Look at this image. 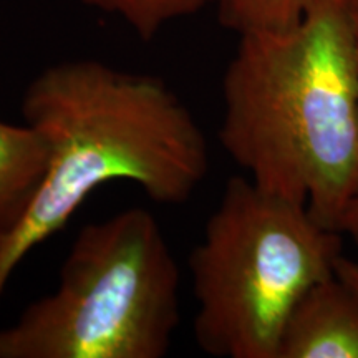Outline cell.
Returning a JSON list of instances; mask_svg holds the SVG:
<instances>
[{
  "label": "cell",
  "instance_id": "cell-5",
  "mask_svg": "<svg viewBox=\"0 0 358 358\" xmlns=\"http://www.w3.org/2000/svg\"><path fill=\"white\" fill-rule=\"evenodd\" d=\"M279 358H358V294L337 274L315 284L285 325Z\"/></svg>",
  "mask_w": 358,
  "mask_h": 358
},
{
  "label": "cell",
  "instance_id": "cell-11",
  "mask_svg": "<svg viewBox=\"0 0 358 358\" xmlns=\"http://www.w3.org/2000/svg\"><path fill=\"white\" fill-rule=\"evenodd\" d=\"M348 12H350V22H352L353 38H355L357 62H358V0H348Z\"/></svg>",
  "mask_w": 358,
  "mask_h": 358
},
{
  "label": "cell",
  "instance_id": "cell-2",
  "mask_svg": "<svg viewBox=\"0 0 358 358\" xmlns=\"http://www.w3.org/2000/svg\"><path fill=\"white\" fill-rule=\"evenodd\" d=\"M22 115L48 145V166L15 227L0 239V297L19 264L113 181L182 204L209 171L199 123L164 80L96 60L60 62L34 78Z\"/></svg>",
  "mask_w": 358,
  "mask_h": 358
},
{
  "label": "cell",
  "instance_id": "cell-9",
  "mask_svg": "<svg viewBox=\"0 0 358 358\" xmlns=\"http://www.w3.org/2000/svg\"><path fill=\"white\" fill-rule=\"evenodd\" d=\"M338 231L342 232V236L352 241V244L355 245L358 252V194L352 201L350 206H348L345 214H343Z\"/></svg>",
  "mask_w": 358,
  "mask_h": 358
},
{
  "label": "cell",
  "instance_id": "cell-12",
  "mask_svg": "<svg viewBox=\"0 0 358 358\" xmlns=\"http://www.w3.org/2000/svg\"><path fill=\"white\" fill-rule=\"evenodd\" d=\"M214 2H217V0H214Z\"/></svg>",
  "mask_w": 358,
  "mask_h": 358
},
{
  "label": "cell",
  "instance_id": "cell-8",
  "mask_svg": "<svg viewBox=\"0 0 358 358\" xmlns=\"http://www.w3.org/2000/svg\"><path fill=\"white\" fill-rule=\"evenodd\" d=\"M120 17L143 40L153 38L169 22L198 12L214 0H78Z\"/></svg>",
  "mask_w": 358,
  "mask_h": 358
},
{
  "label": "cell",
  "instance_id": "cell-7",
  "mask_svg": "<svg viewBox=\"0 0 358 358\" xmlns=\"http://www.w3.org/2000/svg\"><path fill=\"white\" fill-rule=\"evenodd\" d=\"M319 0H217L219 20L237 35L297 24Z\"/></svg>",
  "mask_w": 358,
  "mask_h": 358
},
{
  "label": "cell",
  "instance_id": "cell-3",
  "mask_svg": "<svg viewBox=\"0 0 358 358\" xmlns=\"http://www.w3.org/2000/svg\"><path fill=\"white\" fill-rule=\"evenodd\" d=\"M342 237L306 204L231 178L187 259L198 347L217 358H279L294 308L335 274Z\"/></svg>",
  "mask_w": 358,
  "mask_h": 358
},
{
  "label": "cell",
  "instance_id": "cell-10",
  "mask_svg": "<svg viewBox=\"0 0 358 358\" xmlns=\"http://www.w3.org/2000/svg\"><path fill=\"white\" fill-rule=\"evenodd\" d=\"M335 274L358 294V259L345 257L342 254L335 266Z\"/></svg>",
  "mask_w": 358,
  "mask_h": 358
},
{
  "label": "cell",
  "instance_id": "cell-4",
  "mask_svg": "<svg viewBox=\"0 0 358 358\" xmlns=\"http://www.w3.org/2000/svg\"><path fill=\"white\" fill-rule=\"evenodd\" d=\"M179 267L159 222L129 208L87 224L57 287L0 329V358H163L181 319Z\"/></svg>",
  "mask_w": 358,
  "mask_h": 358
},
{
  "label": "cell",
  "instance_id": "cell-1",
  "mask_svg": "<svg viewBox=\"0 0 358 358\" xmlns=\"http://www.w3.org/2000/svg\"><path fill=\"white\" fill-rule=\"evenodd\" d=\"M219 141L257 186L338 231L358 194V62L348 0L239 35L222 80ZM340 232V231H338Z\"/></svg>",
  "mask_w": 358,
  "mask_h": 358
},
{
  "label": "cell",
  "instance_id": "cell-6",
  "mask_svg": "<svg viewBox=\"0 0 358 358\" xmlns=\"http://www.w3.org/2000/svg\"><path fill=\"white\" fill-rule=\"evenodd\" d=\"M48 166V145L30 124L0 122V239L20 221Z\"/></svg>",
  "mask_w": 358,
  "mask_h": 358
}]
</instances>
